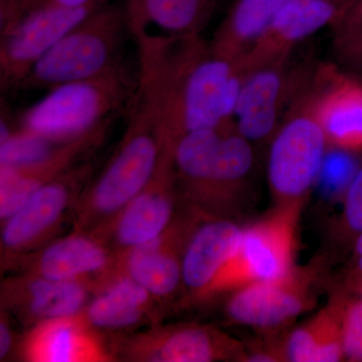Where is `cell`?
Masks as SVG:
<instances>
[{"instance_id":"1","label":"cell","mask_w":362,"mask_h":362,"mask_svg":"<svg viewBox=\"0 0 362 362\" xmlns=\"http://www.w3.org/2000/svg\"><path fill=\"white\" fill-rule=\"evenodd\" d=\"M243 82L239 62L214 54L206 42L164 59L151 82L164 148L173 151L194 131L235 127Z\"/></svg>"},{"instance_id":"2","label":"cell","mask_w":362,"mask_h":362,"mask_svg":"<svg viewBox=\"0 0 362 362\" xmlns=\"http://www.w3.org/2000/svg\"><path fill=\"white\" fill-rule=\"evenodd\" d=\"M138 78L121 65L99 77L49 89L21 116L23 130L51 141H71L129 109Z\"/></svg>"},{"instance_id":"3","label":"cell","mask_w":362,"mask_h":362,"mask_svg":"<svg viewBox=\"0 0 362 362\" xmlns=\"http://www.w3.org/2000/svg\"><path fill=\"white\" fill-rule=\"evenodd\" d=\"M125 33L123 8L102 7L45 52L18 90L52 89L118 68L123 65L120 51Z\"/></svg>"},{"instance_id":"4","label":"cell","mask_w":362,"mask_h":362,"mask_svg":"<svg viewBox=\"0 0 362 362\" xmlns=\"http://www.w3.org/2000/svg\"><path fill=\"white\" fill-rule=\"evenodd\" d=\"M307 88L287 112L272 140L268 180L278 206L304 202L317 182L329 146L312 111Z\"/></svg>"},{"instance_id":"5","label":"cell","mask_w":362,"mask_h":362,"mask_svg":"<svg viewBox=\"0 0 362 362\" xmlns=\"http://www.w3.org/2000/svg\"><path fill=\"white\" fill-rule=\"evenodd\" d=\"M303 202L282 204L243 230L239 247L207 291L238 290L284 278L295 268L297 228Z\"/></svg>"},{"instance_id":"6","label":"cell","mask_w":362,"mask_h":362,"mask_svg":"<svg viewBox=\"0 0 362 362\" xmlns=\"http://www.w3.org/2000/svg\"><path fill=\"white\" fill-rule=\"evenodd\" d=\"M128 115L122 145L93 192L95 206L104 213L116 211L139 195L156 175L165 152L158 119L136 93Z\"/></svg>"},{"instance_id":"7","label":"cell","mask_w":362,"mask_h":362,"mask_svg":"<svg viewBox=\"0 0 362 362\" xmlns=\"http://www.w3.org/2000/svg\"><path fill=\"white\" fill-rule=\"evenodd\" d=\"M111 0H94L78 7H40L1 30L0 85L18 90L33 66L59 40Z\"/></svg>"},{"instance_id":"8","label":"cell","mask_w":362,"mask_h":362,"mask_svg":"<svg viewBox=\"0 0 362 362\" xmlns=\"http://www.w3.org/2000/svg\"><path fill=\"white\" fill-rule=\"evenodd\" d=\"M314 71L306 64L292 68L290 56L245 77L233 117L237 132L251 142L275 135L286 106L294 104Z\"/></svg>"},{"instance_id":"9","label":"cell","mask_w":362,"mask_h":362,"mask_svg":"<svg viewBox=\"0 0 362 362\" xmlns=\"http://www.w3.org/2000/svg\"><path fill=\"white\" fill-rule=\"evenodd\" d=\"M315 270L313 266L295 267L284 278L235 290L228 303V316L259 329L285 325L314 304Z\"/></svg>"},{"instance_id":"10","label":"cell","mask_w":362,"mask_h":362,"mask_svg":"<svg viewBox=\"0 0 362 362\" xmlns=\"http://www.w3.org/2000/svg\"><path fill=\"white\" fill-rule=\"evenodd\" d=\"M307 93L329 146L362 151V77L333 65L318 66Z\"/></svg>"},{"instance_id":"11","label":"cell","mask_w":362,"mask_h":362,"mask_svg":"<svg viewBox=\"0 0 362 362\" xmlns=\"http://www.w3.org/2000/svg\"><path fill=\"white\" fill-rule=\"evenodd\" d=\"M340 16L339 7L331 0H291L240 59L243 76L292 56L299 42L324 26L334 25Z\"/></svg>"},{"instance_id":"12","label":"cell","mask_w":362,"mask_h":362,"mask_svg":"<svg viewBox=\"0 0 362 362\" xmlns=\"http://www.w3.org/2000/svg\"><path fill=\"white\" fill-rule=\"evenodd\" d=\"M216 0H126V26L133 37L158 28L163 35H201Z\"/></svg>"},{"instance_id":"13","label":"cell","mask_w":362,"mask_h":362,"mask_svg":"<svg viewBox=\"0 0 362 362\" xmlns=\"http://www.w3.org/2000/svg\"><path fill=\"white\" fill-rule=\"evenodd\" d=\"M243 228L230 221L202 226L190 240L183 258L182 279L188 287L207 291L230 261L242 238Z\"/></svg>"},{"instance_id":"14","label":"cell","mask_w":362,"mask_h":362,"mask_svg":"<svg viewBox=\"0 0 362 362\" xmlns=\"http://www.w3.org/2000/svg\"><path fill=\"white\" fill-rule=\"evenodd\" d=\"M291 0H235L211 42L218 56L239 62Z\"/></svg>"},{"instance_id":"15","label":"cell","mask_w":362,"mask_h":362,"mask_svg":"<svg viewBox=\"0 0 362 362\" xmlns=\"http://www.w3.org/2000/svg\"><path fill=\"white\" fill-rule=\"evenodd\" d=\"M252 142L237 132L226 131L214 157L206 180L195 194L201 197L230 199L247 189L254 166Z\"/></svg>"},{"instance_id":"16","label":"cell","mask_w":362,"mask_h":362,"mask_svg":"<svg viewBox=\"0 0 362 362\" xmlns=\"http://www.w3.org/2000/svg\"><path fill=\"white\" fill-rule=\"evenodd\" d=\"M66 201V185L57 181L45 183L6 223L2 235L4 244L18 247L32 240L59 218Z\"/></svg>"},{"instance_id":"17","label":"cell","mask_w":362,"mask_h":362,"mask_svg":"<svg viewBox=\"0 0 362 362\" xmlns=\"http://www.w3.org/2000/svg\"><path fill=\"white\" fill-rule=\"evenodd\" d=\"M244 349L206 328H181L168 335L159 346L156 361L165 362H209L226 356H244Z\"/></svg>"},{"instance_id":"18","label":"cell","mask_w":362,"mask_h":362,"mask_svg":"<svg viewBox=\"0 0 362 362\" xmlns=\"http://www.w3.org/2000/svg\"><path fill=\"white\" fill-rule=\"evenodd\" d=\"M173 213L165 192H143L137 195L118 226V239L126 246L137 247L157 239L168 226Z\"/></svg>"},{"instance_id":"19","label":"cell","mask_w":362,"mask_h":362,"mask_svg":"<svg viewBox=\"0 0 362 362\" xmlns=\"http://www.w3.org/2000/svg\"><path fill=\"white\" fill-rule=\"evenodd\" d=\"M106 254L102 247L84 238H70L49 247L40 259V272L45 279L71 280L81 274L103 268Z\"/></svg>"},{"instance_id":"20","label":"cell","mask_w":362,"mask_h":362,"mask_svg":"<svg viewBox=\"0 0 362 362\" xmlns=\"http://www.w3.org/2000/svg\"><path fill=\"white\" fill-rule=\"evenodd\" d=\"M128 266L133 280L159 296L173 292L182 277L180 264L160 250L157 239L134 247Z\"/></svg>"},{"instance_id":"21","label":"cell","mask_w":362,"mask_h":362,"mask_svg":"<svg viewBox=\"0 0 362 362\" xmlns=\"http://www.w3.org/2000/svg\"><path fill=\"white\" fill-rule=\"evenodd\" d=\"M148 291L136 281L125 279L93 302L90 322L99 327H123L135 323L148 301Z\"/></svg>"},{"instance_id":"22","label":"cell","mask_w":362,"mask_h":362,"mask_svg":"<svg viewBox=\"0 0 362 362\" xmlns=\"http://www.w3.org/2000/svg\"><path fill=\"white\" fill-rule=\"evenodd\" d=\"M30 309L35 315L47 319H63L74 315L84 303L83 287L71 280L45 279L30 285Z\"/></svg>"},{"instance_id":"23","label":"cell","mask_w":362,"mask_h":362,"mask_svg":"<svg viewBox=\"0 0 362 362\" xmlns=\"http://www.w3.org/2000/svg\"><path fill=\"white\" fill-rule=\"evenodd\" d=\"M85 349L77 328L68 321L56 319L37 335L32 354L37 361L69 362L84 357Z\"/></svg>"},{"instance_id":"24","label":"cell","mask_w":362,"mask_h":362,"mask_svg":"<svg viewBox=\"0 0 362 362\" xmlns=\"http://www.w3.org/2000/svg\"><path fill=\"white\" fill-rule=\"evenodd\" d=\"M342 308V302H333L307 322L315 344L314 362H337L344 359Z\"/></svg>"},{"instance_id":"25","label":"cell","mask_w":362,"mask_h":362,"mask_svg":"<svg viewBox=\"0 0 362 362\" xmlns=\"http://www.w3.org/2000/svg\"><path fill=\"white\" fill-rule=\"evenodd\" d=\"M51 140L45 139L28 131L9 136L1 142L0 161L1 166L13 168H26L37 165L52 154L49 147Z\"/></svg>"},{"instance_id":"26","label":"cell","mask_w":362,"mask_h":362,"mask_svg":"<svg viewBox=\"0 0 362 362\" xmlns=\"http://www.w3.org/2000/svg\"><path fill=\"white\" fill-rule=\"evenodd\" d=\"M331 148L329 153L326 152L316 183L320 185L321 189L328 197L337 199L345 197L361 166L352 156L354 152L335 147Z\"/></svg>"},{"instance_id":"27","label":"cell","mask_w":362,"mask_h":362,"mask_svg":"<svg viewBox=\"0 0 362 362\" xmlns=\"http://www.w3.org/2000/svg\"><path fill=\"white\" fill-rule=\"evenodd\" d=\"M45 183L18 169L1 166V218H11Z\"/></svg>"},{"instance_id":"28","label":"cell","mask_w":362,"mask_h":362,"mask_svg":"<svg viewBox=\"0 0 362 362\" xmlns=\"http://www.w3.org/2000/svg\"><path fill=\"white\" fill-rule=\"evenodd\" d=\"M341 325L344 358L362 362V298L343 303Z\"/></svg>"},{"instance_id":"29","label":"cell","mask_w":362,"mask_h":362,"mask_svg":"<svg viewBox=\"0 0 362 362\" xmlns=\"http://www.w3.org/2000/svg\"><path fill=\"white\" fill-rule=\"evenodd\" d=\"M344 223L351 232L362 230V166L350 183L344 197Z\"/></svg>"},{"instance_id":"30","label":"cell","mask_w":362,"mask_h":362,"mask_svg":"<svg viewBox=\"0 0 362 362\" xmlns=\"http://www.w3.org/2000/svg\"><path fill=\"white\" fill-rule=\"evenodd\" d=\"M332 26L334 42L362 37V0L354 2Z\"/></svg>"},{"instance_id":"31","label":"cell","mask_w":362,"mask_h":362,"mask_svg":"<svg viewBox=\"0 0 362 362\" xmlns=\"http://www.w3.org/2000/svg\"><path fill=\"white\" fill-rule=\"evenodd\" d=\"M337 59L347 68L362 77V37L333 42Z\"/></svg>"},{"instance_id":"32","label":"cell","mask_w":362,"mask_h":362,"mask_svg":"<svg viewBox=\"0 0 362 362\" xmlns=\"http://www.w3.org/2000/svg\"><path fill=\"white\" fill-rule=\"evenodd\" d=\"M42 0H1V30L33 11Z\"/></svg>"},{"instance_id":"33","label":"cell","mask_w":362,"mask_h":362,"mask_svg":"<svg viewBox=\"0 0 362 362\" xmlns=\"http://www.w3.org/2000/svg\"><path fill=\"white\" fill-rule=\"evenodd\" d=\"M92 1L94 0H42L33 9L40 8V7H66V8H70V7L86 6Z\"/></svg>"},{"instance_id":"34","label":"cell","mask_w":362,"mask_h":362,"mask_svg":"<svg viewBox=\"0 0 362 362\" xmlns=\"http://www.w3.org/2000/svg\"><path fill=\"white\" fill-rule=\"evenodd\" d=\"M11 346V335L6 324L0 325V356L4 357Z\"/></svg>"},{"instance_id":"35","label":"cell","mask_w":362,"mask_h":362,"mask_svg":"<svg viewBox=\"0 0 362 362\" xmlns=\"http://www.w3.org/2000/svg\"><path fill=\"white\" fill-rule=\"evenodd\" d=\"M331 1L334 2V4L339 7L342 16L343 13L346 11L347 9L354 4V2L357 1V0H331Z\"/></svg>"},{"instance_id":"36","label":"cell","mask_w":362,"mask_h":362,"mask_svg":"<svg viewBox=\"0 0 362 362\" xmlns=\"http://www.w3.org/2000/svg\"><path fill=\"white\" fill-rule=\"evenodd\" d=\"M356 249L357 255H358L359 257H362V230L359 233L358 238H357Z\"/></svg>"},{"instance_id":"37","label":"cell","mask_w":362,"mask_h":362,"mask_svg":"<svg viewBox=\"0 0 362 362\" xmlns=\"http://www.w3.org/2000/svg\"><path fill=\"white\" fill-rule=\"evenodd\" d=\"M358 269L362 273V257H359L358 259Z\"/></svg>"},{"instance_id":"38","label":"cell","mask_w":362,"mask_h":362,"mask_svg":"<svg viewBox=\"0 0 362 362\" xmlns=\"http://www.w3.org/2000/svg\"><path fill=\"white\" fill-rule=\"evenodd\" d=\"M358 289H359V292L361 293V296H362V280L359 281L358 282Z\"/></svg>"}]
</instances>
